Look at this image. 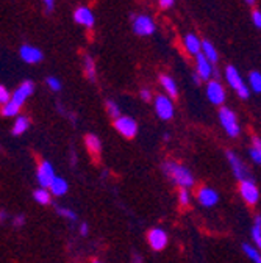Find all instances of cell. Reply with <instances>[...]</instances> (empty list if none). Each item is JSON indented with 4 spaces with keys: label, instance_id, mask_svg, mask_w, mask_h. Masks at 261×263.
<instances>
[{
    "label": "cell",
    "instance_id": "obj_1",
    "mask_svg": "<svg viewBox=\"0 0 261 263\" xmlns=\"http://www.w3.org/2000/svg\"><path fill=\"white\" fill-rule=\"evenodd\" d=\"M161 170L165 173V176H168L180 188H191L194 185V177L191 171L175 161H165Z\"/></svg>",
    "mask_w": 261,
    "mask_h": 263
},
{
    "label": "cell",
    "instance_id": "obj_2",
    "mask_svg": "<svg viewBox=\"0 0 261 263\" xmlns=\"http://www.w3.org/2000/svg\"><path fill=\"white\" fill-rule=\"evenodd\" d=\"M219 121L225 130V134L232 138H236L241 134V127L238 122V116L233 110L227 108V107H220L219 110Z\"/></svg>",
    "mask_w": 261,
    "mask_h": 263
},
{
    "label": "cell",
    "instance_id": "obj_3",
    "mask_svg": "<svg viewBox=\"0 0 261 263\" xmlns=\"http://www.w3.org/2000/svg\"><path fill=\"white\" fill-rule=\"evenodd\" d=\"M225 80H227L228 85H230V88H233L236 91V94L241 99H249L250 89L244 83L243 77L239 76V71L235 68V66H227V69H225Z\"/></svg>",
    "mask_w": 261,
    "mask_h": 263
},
{
    "label": "cell",
    "instance_id": "obj_4",
    "mask_svg": "<svg viewBox=\"0 0 261 263\" xmlns=\"http://www.w3.org/2000/svg\"><path fill=\"white\" fill-rule=\"evenodd\" d=\"M132 27L138 36H150L155 31V22L147 14H132Z\"/></svg>",
    "mask_w": 261,
    "mask_h": 263
},
{
    "label": "cell",
    "instance_id": "obj_5",
    "mask_svg": "<svg viewBox=\"0 0 261 263\" xmlns=\"http://www.w3.org/2000/svg\"><path fill=\"white\" fill-rule=\"evenodd\" d=\"M155 111L159 119L163 121H169L174 118V104L171 101L169 96H163L158 94L155 97Z\"/></svg>",
    "mask_w": 261,
    "mask_h": 263
},
{
    "label": "cell",
    "instance_id": "obj_6",
    "mask_svg": "<svg viewBox=\"0 0 261 263\" xmlns=\"http://www.w3.org/2000/svg\"><path fill=\"white\" fill-rule=\"evenodd\" d=\"M114 128L125 138H135L138 134V124L130 116H119L114 119Z\"/></svg>",
    "mask_w": 261,
    "mask_h": 263
},
{
    "label": "cell",
    "instance_id": "obj_7",
    "mask_svg": "<svg viewBox=\"0 0 261 263\" xmlns=\"http://www.w3.org/2000/svg\"><path fill=\"white\" fill-rule=\"evenodd\" d=\"M227 158H228V163H230L232 171H233L236 180L243 182V180H250V179H252V177H250V171L244 166V163L241 161V158H239L236 154H233V152L228 151V152H227Z\"/></svg>",
    "mask_w": 261,
    "mask_h": 263
},
{
    "label": "cell",
    "instance_id": "obj_8",
    "mask_svg": "<svg viewBox=\"0 0 261 263\" xmlns=\"http://www.w3.org/2000/svg\"><path fill=\"white\" fill-rule=\"evenodd\" d=\"M168 241H169V237H168V234L163 229L155 227V229H150L149 230V234H147V243H149V246L153 251H163V249L168 246Z\"/></svg>",
    "mask_w": 261,
    "mask_h": 263
},
{
    "label": "cell",
    "instance_id": "obj_9",
    "mask_svg": "<svg viewBox=\"0 0 261 263\" xmlns=\"http://www.w3.org/2000/svg\"><path fill=\"white\" fill-rule=\"evenodd\" d=\"M55 177H56V174H55L52 163L41 161L38 166V171H36V179H38V183L41 185V188H50Z\"/></svg>",
    "mask_w": 261,
    "mask_h": 263
},
{
    "label": "cell",
    "instance_id": "obj_10",
    "mask_svg": "<svg viewBox=\"0 0 261 263\" xmlns=\"http://www.w3.org/2000/svg\"><path fill=\"white\" fill-rule=\"evenodd\" d=\"M239 193L249 205H255L259 199V190L252 179L239 182Z\"/></svg>",
    "mask_w": 261,
    "mask_h": 263
},
{
    "label": "cell",
    "instance_id": "obj_11",
    "mask_svg": "<svg viewBox=\"0 0 261 263\" xmlns=\"http://www.w3.org/2000/svg\"><path fill=\"white\" fill-rule=\"evenodd\" d=\"M207 96H208L211 104L224 107V102H225L227 96H225V89L219 83V80H210L208 82V85H207Z\"/></svg>",
    "mask_w": 261,
    "mask_h": 263
},
{
    "label": "cell",
    "instance_id": "obj_12",
    "mask_svg": "<svg viewBox=\"0 0 261 263\" xmlns=\"http://www.w3.org/2000/svg\"><path fill=\"white\" fill-rule=\"evenodd\" d=\"M33 91H35V83L31 82V80H25V82H22V83L19 85V88L13 92L11 101H13L14 104H17L19 107H22V105L25 104L27 99H28L31 94H33Z\"/></svg>",
    "mask_w": 261,
    "mask_h": 263
},
{
    "label": "cell",
    "instance_id": "obj_13",
    "mask_svg": "<svg viewBox=\"0 0 261 263\" xmlns=\"http://www.w3.org/2000/svg\"><path fill=\"white\" fill-rule=\"evenodd\" d=\"M195 72L200 76L202 80H207V82H210V77L214 72L213 63L204 53H199L197 57H195Z\"/></svg>",
    "mask_w": 261,
    "mask_h": 263
},
{
    "label": "cell",
    "instance_id": "obj_14",
    "mask_svg": "<svg viewBox=\"0 0 261 263\" xmlns=\"http://www.w3.org/2000/svg\"><path fill=\"white\" fill-rule=\"evenodd\" d=\"M19 55H21V58H22L25 63H28V64H36V63L43 61V58H44L43 52H41L38 47L28 46V44L21 46V49H19Z\"/></svg>",
    "mask_w": 261,
    "mask_h": 263
},
{
    "label": "cell",
    "instance_id": "obj_15",
    "mask_svg": "<svg viewBox=\"0 0 261 263\" xmlns=\"http://www.w3.org/2000/svg\"><path fill=\"white\" fill-rule=\"evenodd\" d=\"M197 201L200 205L204 207H213L217 204L219 201V194L216 190L210 188V186H202L199 191H197Z\"/></svg>",
    "mask_w": 261,
    "mask_h": 263
},
{
    "label": "cell",
    "instance_id": "obj_16",
    "mask_svg": "<svg viewBox=\"0 0 261 263\" xmlns=\"http://www.w3.org/2000/svg\"><path fill=\"white\" fill-rule=\"evenodd\" d=\"M74 21L78 25H83V27L91 28L94 25V22H95V17H94V13L88 7H78L74 11Z\"/></svg>",
    "mask_w": 261,
    "mask_h": 263
},
{
    "label": "cell",
    "instance_id": "obj_17",
    "mask_svg": "<svg viewBox=\"0 0 261 263\" xmlns=\"http://www.w3.org/2000/svg\"><path fill=\"white\" fill-rule=\"evenodd\" d=\"M202 43L197 36L192 35V33H189V35H186L183 38V44H185V49L188 50V53L197 57L199 53H202Z\"/></svg>",
    "mask_w": 261,
    "mask_h": 263
},
{
    "label": "cell",
    "instance_id": "obj_18",
    "mask_svg": "<svg viewBox=\"0 0 261 263\" xmlns=\"http://www.w3.org/2000/svg\"><path fill=\"white\" fill-rule=\"evenodd\" d=\"M85 146H86V149L89 151V154H91L94 158H97V157L101 155L102 144H101V140L97 138L95 135H86V138H85Z\"/></svg>",
    "mask_w": 261,
    "mask_h": 263
},
{
    "label": "cell",
    "instance_id": "obj_19",
    "mask_svg": "<svg viewBox=\"0 0 261 263\" xmlns=\"http://www.w3.org/2000/svg\"><path fill=\"white\" fill-rule=\"evenodd\" d=\"M159 83H161L163 88L166 89V92H168L169 97L175 99L178 96V88H177V83H175V80L172 77H169V76H161L159 77Z\"/></svg>",
    "mask_w": 261,
    "mask_h": 263
},
{
    "label": "cell",
    "instance_id": "obj_20",
    "mask_svg": "<svg viewBox=\"0 0 261 263\" xmlns=\"http://www.w3.org/2000/svg\"><path fill=\"white\" fill-rule=\"evenodd\" d=\"M50 191H52V194L53 196H64L68 193V190H69V185H68V182L64 180L63 177H55V180L52 182V185H50V188H49Z\"/></svg>",
    "mask_w": 261,
    "mask_h": 263
},
{
    "label": "cell",
    "instance_id": "obj_21",
    "mask_svg": "<svg viewBox=\"0 0 261 263\" xmlns=\"http://www.w3.org/2000/svg\"><path fill=\"white\" fill-rule=\"evenodd\" d=\"M30 127V119L27 116H17L14 124H13V128H11V134L14 137H19L22 134H25V132L28 130Z\"/></svg>",
    "mask_w": 261,
    "mask_h": 263
},
{
    "label": "cell",
    "instance_id": "obj_22",
    "mask_svg": "<svg viewBox=\"0 0 261 263\" xmlns=\"http://www.w3.org/2000/svg\"><path fill=\"white\" fill-rule=\"evenodd\" d=\"M33 199L39 205H49L52 202V191L49 188H39L33 193Z\"/></svg>",
    "mask_w": 261,
    "mask_h": 263
},
{
    "label": "cell",
    "instance_id": "obj_23",
    "mask_svg": "<svg viewBox=\"0 0 261 263\" xmlns=\"http://www.w3.org/2000/svg\"><path fill=\"white\" fill-rule=\"evenodd\" d=\"M83 69H85V76L91 82H95V63L89 55H85L83 58Z\"/></svg>",
    "mask_w": 261,
    "mask_h": 263
},
{
    "label": "cell",
    "instance_id": "obj_24",
    "mask_svg": "<svg viewBox=\"0 0 261 263\" xmlns=\"http://www.w3.org/2000/svg\"><path fill=\"white\" fill-rule=\"evenodd\" d=\"M202 53H204L213 64L217 63V60H219L217 50H216V47H214L210 41H204V43H202Z\"/></svg>",
    "mask_w": 261,
    "mask_h": 263
},
{
    "label": "cell",
    "instance_id": "obj_25",
    "mask_svg": "<svg viewBox=\"0 0 261 263\" xmlns=\"http://www.w3.org/2000/svg\"><path fill=\"white\" fill-rule=\"evenodd\" d=\"M252 238H253V243H255L256 249L261 251V216L255 218V222H253V227H252Z\"/></svg>",
    "mask_w": 261,
    "mask_h": 263
},
{
    "label": "cell",
    "instance_id": "obj_26",
    "mask_svg": "<svg viewBox=\"0 0 261 263\" xmlns=\"http://www.w3.org/2000/svg\"><path fill=\"white\" fill-rule=\"evenodd\" d=\"M249 155L256 164H261V138H258V137L253 138V144L249 151Z\"/></svg>",
    "mask_w": 261,
    "mask_h": 263
},
{
    "label": "cell",
    "instance_id": "obj_27",
    "mask_svg": "<svg viewBox=\"0 0 261 263\" xmlns=\"http://www.w3.org/2000/svg\"><path fill=\"white\" fill-rule=\"evenodd\" d=\"M243 251H244V254H246L253 263H261V251H259V249H256V248H253V246L244 243V245H243Z\"/></svg>",
    "mask_w": 261,
    "mask_h": 263
},
{
    "label": "cell",
    "instance_id": "obj_28",
    "mask_svg": "<svg viewBox=\"0 0 261 263\" xmlns=\"http://www.w3.org/2000/svg\"><path fill=\"white\" fill-rule=\"evenodd\" d=\"M249 86L255 92H261V72L253 71L249 76Z\"/></svg>",
    "mask_w": 261,
    "mask_h": 263
},
{
    "label": "cell",
    "instance_id": "obj_29",
    "mask_svg": "<svg viewBox=\"0 0 261 263\" xmlns=\"http://www.w3.org/2000/svg\"><path fill=\"white\" fill-rule=\"evenodd\" d=\"M21 111V107L17 104H14L13 101H10L8 104L2 105V116L5 118H11V116H16L17 113Z\"/></svg>",
    "mask_w": 261,
    "mask_h": 263
},
{
    "label": "cell",
    "instance_id": "obj_30",
    "mask_svg": "<svg viewBox=\"0 0 261 263\" xmlns=\"http://www.w3.org/2000/svg\"><path fill=\"white\" fill-rule=\"evenodd\" d=\"M107 111H108V115L111 116V118H114V119H117L119 116H122L121 115V108H119V105L114 102V101H107Z\"/></svg>",
    "mask_w": 261,
    "mask_h": 263
},
{
    "label": "cell",
    "instance_id": "obj_31",
    "mask_svg": "<svg viewBox=\"0 0 261 263\" xmlns=\"http://www.w3.org/2000/svg\"><path fill=\"white\" fill-rule=\"evenodd\" d=\"M178 201H180L182 207L189 205V191H188V188H180L178 190Z\"/></svg>",
    "mask_w": 261,
    "mask_h": 263
},
{
    "label": "cell",
    "instance_id": "obj_32",
    "mask_svg": "<svg viewBox=\"0 0 261 263\" xmlns=\"http://www.w3.org/2000/svg\"><path fill=\"white\" fill-rule=\"evenodd\" d=\"M56 212H58V215H61L63 218H68V219H71V221H75V219H77V215H75L71 209H66V207H58V209H56Z\"/></svg>",
    "mask_w": 261,
    "mask_h": 263
},
{
    "label": "cell",
    "instance_id": "obj_33",
    "mask_svg": "<svg viewBox=\"0 0 261 263\" xmlns=\"http://www.w3.org/2000/svg\"><path fill=\"white\" fill-rule=\"evenodd\" d=\"M11 97H13V94H10V91L7 89L5 85L0 86V102H2V105L8 104L11 101Z\"/></svg>",
    "mask_w": 261,
    "mask_h": 263
},
{
    "label": "cell",
    "instance_id": "obj_34",
    "mask_svg": "<svg viewBox=\"0 0 261 263\" xmlns=\"http://www.w3.org/2000/svg\"><path fill=\"white\" fill-rule=\"evenodd\" d=\"M46 85L52 89V91H59L61 89V82L56 77H47Z\"/></svg>",
    "mask_w": 261,
    "mask_h": 263
},
{
    "label": "cell",
    "instance_id": "obj_35",
    "mask_svg": "<svg viewBox=\"0 0 261 263\" xmlns=\"http://www.w3.org/2000/svg\"><path fill=\"white\" fill-rule=\"evenodd\" d=\"M139 96H141V99H143L144 102H149L150 99H152V92H150L147 88H143V89H141V92H139Z\"/></svg>",
    "mask_w": 261,
    "mask_h": 263
},
{
    "label": "cell",
    "instance_id": "obj_36",
    "mask_svg": "<svg viewBox=\"0 0 261 263\" xmlns=\"http://www.w3.org/2000/svg\"><path fill=\"white\" fill-rule=\"evenodd\" d=\"M252 19H253V24H255L258 28H261V11H253Z\"/></svg>",
    "mask_w": 261,
    "mask_h": 263
},
{
    "label": "cell",
    "instance_id": "obj_37",
    "mask_svg": "<svg viewBox=\"0 0 261 263\" xmlns=\"http://www.w3.org/2000/svg\"><path fill=\"white\" fill-rule=\"evenodd\" d=\"M158 2H159V7L161 8H171L172 5H174V2H175V0H158Z\"/></svg>",
    "mask_w": 261,
    "mask_h": 263
},
{
    "label": "cell",
    "instance_id": "obj_38",
    "mask_svg": "<svg viewBox=\"0 0 261 263\" xmlns=\"http://www.w3.org/2000/svg\"><path fill=\"white\" fill-rule=\"evenodd\" d=\"M24 222H25V218H24L22 215H17V216L13 219V226H14V227H21Z\"/></svg>",
    "mask_w": 261,
    "mask_h": 263
},
{
    "label": "cell",
    "instance_id": "obj_39",
    "mask_svg": "<svg viewBox=\"0 0 261 263\" xmlns=\"http://www.w3.org/2000/svg\"><path fill=\"white\" fill-rule=\"evenodd\" d=\"M44 2V5H46V10L50 13V11H53V8H55V0H43Z\"/></svg>",
    "mask_w": 261,
    "mask_h": 263
},
{
    "label": "cell",
    "instance_id": "obj_40",
    "mask_svg": "<svg viewBox=\"0 0 261 263\" xmlns=\"http://www.w3.org/2000/svg\"><path fill=\"white\" fill-rule=\"evenodd\" d=\"M192 82H194L195 85H200V83H202L204 80L200 79V76H199L197 72H195V74H192Z\"/></svg>",
    "mask_w": 261,
    "mask_h": 263
},
{
    "label": "cell",
    "instance_id": "obj_41",
    "mask_svg": "<svg viewBox=\"0 0 261 263\" xmlns=\"http://www.w3.org/2000/svg\"><path fill=\"white\" fill-rule=\"evenodd\" d=\"M80 234H82V235H88V224H86V222L82 224V227H80Z\"/></svg>",
    "mask_w": 261,
    "mask_h": 263
},
{
    "label": "cell",
    "instance_id": "obj_42",
    "mask_svg": "<svg viewBox=\"0 0 261 263\" xmlns=\"http://www.w3.org/2000/svg\"><path fill=\"white\" fill-rule=\"evenodd\" d=\"M133 263H143V258H141V255L135 254V255H133Z\"/></svg>",
    "mask_w": 261,
    "mask_h": 263
},
{
    "label": "cell",
    "instance_id": "obj_43",
    "mask_svg": "<svg viewBox=\"0 0 261 263\" xmlns=\"http://www.w3.org/2000/svg\"><path fill=\"white\" fill-rule=\"evenodd\" d=\"M5 216H7L5 215V210H2V213H0V218H2V221H5Z\"/></svg>",
    "mask_w": 261,
    "mask_h": 263
},
{
    "label": "cell",
    "instance_id": "obj_44",
    "mask_svg": "<svg viewBox=\"0 0 261 263\" xmlns=\"http://www.w3.org/2000/svg\"><path fill=\"white\" fill-rule=\"evenodd\" d=\"M247 5H255V0H246Z\"/></svg>",
    "mask_w": 261,
    "mask_h": 263
},
{
    "label": "cell",
    "instance_id": "obj_45",
    "mask_svg": "<svg viewBox=\"0 0 261 263\" xmlns=\"http://www.w3.org/2000/svg\"><path fill=\"white\" fill-rule=\"evenodd\" d=\"M92 263H102L101 260H92Z\"/></svg>",
    "mask_w": 261,
    "mask_h": 263
}]
</instances>
